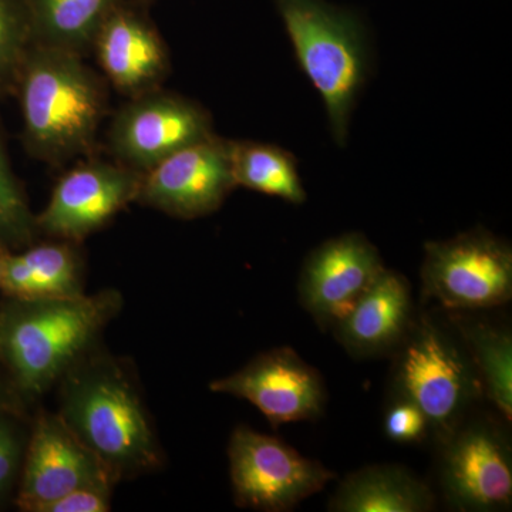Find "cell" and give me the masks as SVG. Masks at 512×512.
Wrapping results in <instances>:
<instances>
[{
	"label": "cell",
	"instance_id": "cell-1",
	"mask_svg": "<svg viewBox=\"0 0 512 512\" xmlns=\"http://www.w3.org/2000/svg\"><path fill=\"white\" fill-rule=\"evenodd\" d=\"M59 414L114 481L156 473L164 451L127 359L97 345L56 384Z\"/></svg>",
	"mask_w": 512,
	"mask_h": 512
},
{
	"label": "cell",
	"instance_id": "cell-2",
	"mask_svg": "<svg viewBox=\"0 0 512 512\" xmlns=\"http://www.w3.org/2000/svg\"><path fill=\"white\" fill-rule=\"evenodd\" d=\"M117 289L0 302V369L28 406L97 345L123 308Z\"/></svg>",
	"mask_w": 512,
	"mask_h": 512
},
{
	"label": "cell",
	"instance_id": "cell-3",
	"mask_svg": "<svg viewBox=\"0 0 512 512\" xmlns=\"http://www.w3.org/2000/svg\"><path fill=\"white\" fill-rule=\"evenodd\" d=\"M15 94L29 154L49 164L92 157L109 93L106 80L83 55L33 42Z\"/></svg>",
	"mask_w": 512,
	"mask_h": 512
},
{
	"label": "cell",
	"instance_id": "cell-4",
	"mask_svg": "<svg viewBox=\"0 0 512 512\" xmlns=\"http://www.w3.org/2000/svg\"><path fill=\"white\" fill-rule=\"evenodd\" d=\"M303 73L322 96L333 137L343 144L365 84L367 50L359 25L320 0H278Z\"/></svg>",
	"mask_w": 512,
	"mask_h": 512
},
{
	"label": "cell",
	"instance_id": "cell-5",
	"mask_svg": "<svg viewBox=\"0 0 512 512\" xmlns=\"http://www.w3.org/2000/svg\"><path fill=\"white\" fill-rule=\"evenodd\" d=\"M397 397L410 400L429 420L440 443L457 429L483 393L473 362L429 318L413 320L399 345Z\"/></svg>",
	"mask_w": 512,
	"mask_h": 512
},
{
	"label": "cell",
	"instance_id": "cell-6",
	"mask_svg": "<svg viewBox=\"0 0 512 512\" xmlns=\"http://www.w3.org/2000/svg\"><path fill=\"white\" fill-rule=\"evenodd\" d=\"M229 476L239 508L291 511L335 480V471L268 434L239 426L228 444Z\"/></svg>",
	"mask_w": 512,
	"mask_h": 512
},
{
	"label": "cell",
	"instance_id": "cell-7",
	"mask_svg": "<svg viewBox=\"0 0 512 512\" xmlns=\"http://www.w3.org/2000/svg\"><path fill=\"white\" fill-rule=\"evenodd\" d=\"M421 295L447 309L505 305L512 296L510 245L483 229L429 242L421 266Z\"/></svg>",
	"mask_w": 512,
	"mask_h": 512
},
{
	"label": "cell",
	"instance_id": "cell-8",
	"mask_svg": "<svg viewBox=\"0 0 512 512\" xmlns=\"http://www.w3.org/2000/svg\"><path fill=\"white\" fill-rule=\"evenodd\" d=\"M212 134L211 114L201 104L157 89L128 99L117 111L109 146L114 161L143 174Z\"/></svg>",
	"mask_w": 512,
	"mask_h": 512
},
{
	"label": "cell",
	"instance_id": "cell-9",
	"mask_svg": "<svg viewBox=\"0 0 512 512\" xmlns=\"http://www.w3.org/2000/svg\"><path fill=\"white\" fill-rule=\"evenodd\" d=\"M141 175L117 161L87 157L59 178L45 210L36 215L37 232L82 244L136 202Z\"/></svg>",
	"mask_w": 512,
	"mask_h": 512
},
{
	"label": "cell",
	"instance_id": "cell-10",
	"mask_svg": "<svg viewBox=\"0 0 512 512\" xmlns=\"http://www.w3.org/2000/svg\"><path fill=\"white\" fill-rule=\"evenodd\" d=\"M234 188L231 140L212 134L143 173L136 202L170 217L195 220L220 210Z\"/></svg>",
	"mask_w": 512,
	"mask_h": 512
},
{
	"label": "cell",
	"instance_id": "cell-11",
	"mask_svg": "<svg viewBox=\"0 0 512 512\" xmlns=\"http://www.w3.org/2000/svg\"><path fill=\"white\" fill-rule=\"evenodd\" d=\"M114 487L99 458L74 436L59 414L40 410L32 417L13 500L20 511L33 512L37 505L83 488L113 491Z\"/></svg>",
	"mask_w": 512,
	"mask_h": 512
},
{
	"label": "cell",
	"instance_id": "cell-12",
	"mask_svg": "<svg viewBox=\"0 0 512 512\" xmlns=\"http://www.w3.org/2000/svg\"><path fill=\"white\" fill-rule=\"evenodd\" d=\"M441 444L440 481L448 505L470 512L511 507V451L493 423L460 424Z\"/></svg>",
	"mask_w": 512,
	"mask_h": 512
},
{
	"label": "cell",
	"instance_id": "cell-13",
	"mask_svg": "<svg viewBox=\"0 0 512 512\" xmlns=\"http://www.w3.org/2000/svg\"><path fill=\"white\" fill-rule=\"evenodd\" d=\"M210 390L247 400L274 429L318 419L326 404L322 376L292 348L261 353L238 372L212 380Z\"/></svg>",
	"mask_w": 512,
	"mask_h": 512
},
{
	"label": "cell",
	"instance_id": "cell-14",
	"mask_svg": "<svg viewBox=\"0 0 512 512\" xmlns=\"http://www.w3.org/2000/svg\"><path fill=\"white\" fill-rule=\"evenodd\" d=\"M384 271L375 245L359 232L319 245L303 264L301 303L322 328H335Z\"/></svg>",
	"mask_w": 512,
	"mask_h": 512
},
{
	"label": "cell",
	"instance_id": "cell-15",
	"mask_svg": "<svg viewBox=\"0 0 512 512\" xmlns=\"http://www.w3.org/2000/svg\"><path fill=\"white\" fill-rule=\"evenodd\" d=\"M107 82L128 99L161 89L170 73V55L150 20L120 3L92 43Z\"/></svg>",
	"mask_w": 512,
	"mask_h": 512
},
{
	"label": "cell",
	"instance_id": "cell-16",
	"mask_svg": "<svg viewBox=\"0 0 512 512\" xmlns=\"http://www.w3.org/2000/svg\"><path fill=\"white\" fill-rule=\"evenodd\" d=\"M412 312L409 281L399 272L384 268L333 329L353 356H380L399 348L412 325Z\"/></svg>",
	"mask_w": 512,
	"mask_h": 512
},
{
	"label": "cell",
	"instance_id": "cell-17",
	"mask_svg": "<svg viewBox=\"0 0 512 512\" xmlns=\"http://www.w3.org/2000/svg\"><path fill=\"white\" fill-rule=\"evenodd\" d=\"M80 244L50 239L22 251L0 249L2 291L8 298L76 296L84 292Z\"/></svg>",
	"mask_w": 512,
	"mask_h": 512
},
{
	"label": "cell",
	"instance_id": "cell-18",
	"mask_svg": "<svg viewBox=\"0 0 512 512\" xmlns=\"http://www.w3.org/2000/svg\"><path fill=\"white\" fill-rule=\"evenodd\" d=\"M434 505L433 491L412 471L397 464H376L346 477L329 501V511L426 512Z\"/></svg>",
	"mask_w": 512,
	"mask_h": 512
},
{
	"label": "cell",
	"instance_id": "cell-19",
	"mask_svg": "<svg viewBox=\"0 0 512 512\" xmlns=\"http://www.w3.org/2000/svg\"><path fill=\"white\" fill-rule=\"evenodd\" d=\"M121 0H26L33 42L84 53Z\"/></svg>",
	"mask_w": 512,
	"mask_h": 512
},
{
	"label": "cell",
	"instance_id": "cell-20",
	"mask_svg": "<svg viewBox=\"0 0 512 512\" xmlns=\"http://www.w3.org/2000/svg\"><path fill=\"white\" fill-rule=\"evenodd\" d=\"M231 168L237 187L282 198L292 204L306 200L298 164L284 148L231 140Z\"/></svg>",
	"mask_w": 512,
	"mask_h": 512
},
{
	"label": "cell",
	"instance_id": "cell-21",
	"mask_svg": "<svg viewBox=\"0 0 512 512\" xmlns=\"http://www.w3.org/2000/svg\"><path fill=\"white\" fill-rule=\"evenodd\" d=\"M471 362L476 369L483 393L505 420L512 419V339L507 330L488 323L464 326Z\"/></svg>",
	"mask_w": 512,
	"mask_h": 512
},
{
	"label": "cell",
	"instance_id": "cell-22",
	"mask_svg": "<svg viewBox=\"0 0 512 512\" xmlns=\"http://www.w3.org/2000/svg\"><path fill=\"white\" fill-rule=\"evenodd\" d=\"M37 237L36 215L30 208L25 188L10 165L0 128V249L22 251L35 244Z\"/></svg>",
	"mask_w": 512,
	"mask_h": 512
},
{
	"label": "cell",
	"instance_id": "cell-23",
	"mask_svg": "<svg viewBox=\"0 0 512 512\" xmlns=\"http://www.w3.org/2000/svg\"><path fill=\"white\" fill-rule=\"evenodd\" d=\"M32 45L26 0H0V100L15 94L20 69Z\"/></svg>",
	"mask_w": 512,
	"mask_h": 512
},
{
	"label": "cell",
	"instance_id": "cell-24",
	"mask_svg": "<svg viewBox=\"0 0 512 512\" xmlns=\"http://www.w3.org/2000/svg\"><path fill=\"white\" fill-rule=\"evenodd\" d=\"M30 420L0 410V507L15 500L28 446Z\"/></svg>",
	"mask_w": 512,
	"mask_h": 512
},
{
	"label": "cell",
	"instance_id": "cell-25",
	"mask_svg": "<svg viewBox=\"0 0 512 512\" xmlns=\"http://www.w3.org/2000/svg\"><path fill=\"white\" fill-rule=\"evenodd\" d=\"M429 430V420L424 413L403 397H397L384 417V433L394 443H419L426 439Z\"/></svg>",
	"mask_w": 512,
	"mask_h": 512
},
{
	"label": "cell",
	"instance_id": "cell-26",
	"mask_svg": "<svg viewBox=\"0 0 512 512\" xmlns=\"http://www.w3.org/2000/svg\"><path fill=\"white\" fill-rule=\"evenodd\" d=\"M111 494L110 490L83 488L37 505L33 512H107L111 510Z\"/></svg>",
	"mask_w": 512,
	"mask_h": 512
},
{
	"label": "cell",
	"instance_id": "cell-27",
	"mask_svg": "<svg viewBox=\"0 0 512 512\" xmlns=\"http://www.w3.org/2000/svg\"><path fill=\"white\" fill-rule=\"evenodd\" d=\"M0 410L5 412L19 414V416L29 417V406L22 399L19 394L10 386L5 373L0 369Z\"/></svg>",
	"mask_w": 512,
	"mask_h": 512
},
{
	"label": "cell",
	"instance_id": "cell-28",
	"mask_svg": "<svg viewBox=\"0 0 512 512\" xmlns=\"http://www.w3.org/2000/svg\"><path fill=\"white\" fill-rule=\"evenodd\" d=\"M0 288H2V262H0Z\"/></svg>",
	"mask_w": 512,
	"mask_h": 512
}]
</instances>
